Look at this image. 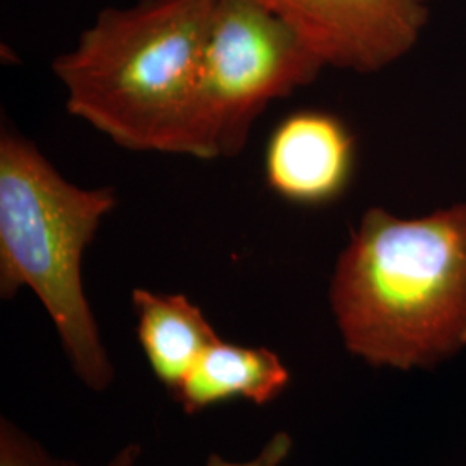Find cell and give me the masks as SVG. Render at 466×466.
Wrapping results in <instances>:
<instances>
[{"instance_id": "cell-1", "label": "cell", "mask_w": 466, "mask_h": 466, "mask_svg": "<svg viewBox=\"0 0 466 466\" xmlns=\"http://www.w3.org/2000/svg\"><path fill=\"white\" fill-rule=\"evenodd\" d=\"M330 304L350 354L433 367L466 348V202L402 218L370 208L340 252Z\"/></svg>"}, {"instance_id": "cell-2", "label": "cell", "mask_w": 466, "mask_h": 466, "mask_svg": "<svg viewBox=\"0 0 466 466\" xmlns=\"http://www.w3.org/2000/svg\"><path fill=\"white\" fill-rule=\"evenodd\" d=\"M217 0H138L102 9L52 63L67 111L116 146L187 154Z\"/></svg>"}, {"instance_id": "cell-3", "label": "cell", "mask_w": 466, "mask_h": 466, "mask_svg": "<svg viewBox=\"0 0 466 466\" xmlns=\"http://www.w3.org/2000/svg\"><path fill=\"white\" fill-rule=\"evenodd\" d=\"M117 204L113 187L71 184L32 140L0 135V296L32 289L82 382L104 390L113 367L82 282L85 250Z\"/></svg>"}, {"instance_id": "cell-4", "label": "cell", "mask_w": 466, "mask_h": 466, "mask_svg": "<svg viewBox=\"0 0 466 466\" xmlns=\"http://www.w3.org/2000/svg\"><path fill=\"white\" fill-rule=\"evenodd\" d=\"M323 67L299 35L263 5L217 0L185 156H238L268 106L315 82Z\"/></svg>"}, {"instance_id": "cell-5", "label": "cell", "mask_w": 466, "mask_h": 466, "mask_svg": "<svg viewBox=\"0 0 466 466\" xmlns=\"http://www.w3.org/2000/svg\"><path fill=\"white\" fill-rule=\"evenodd\" d=\"M285 21L325 67L370 75L417 46L433 0H252Z\"/></svg>"}, {"instance_id": "cell-6", "label": "cell", "mask_w": 466, "mask_h": 466, "mask_svg": "<svg viewBox=\"0 0 466 466\" xmlns=\"http://www.w3.org/2000/svg\"><path fill=\"white\" fill-rule=\"evenodd\" d=\"M354 161L356 142L342 119L319 111L294 113L268 142V187L289 202L323 206L346 192Z\"/></svg>"}, {"instance_id": "cell-7", "label": "cell", "mask_w": 466, "mask_h": 466, "mask_svg": "<svg viewBox=\"0 0 466 466\" xmlns=\"http://www.w3.org/2000/svg\"><path fill=\"white\" fill-rule=\"evenodd\" d=\"M137 333L156 379L175 398L202 354L218 340L199 306L182 294L135 289Z\"/></svg>"}, {"instance_id": "cell-8", "label": "cell", "mask_w": 466, "mask_h": 466, "mask_svg": "<svg viewBox=\"0 0 466 466\" xmlns=\"http://www.w3.org/2000/svg\"><path fill=\"white\" fill-rule=\"evenodd\" d=\"M290 382L279 354L267 348H246L218 340L202 354L173 400L185 413L196 415L233 400L268 404Z\"/></svg>"}, {"instance_id": "cell-9", "label": "cell", "mask_w": 466, "mask_h": 466, "mask_svg": "<svg viewBox=\"0 0 466 466\" xmlns=\"http://www.w3.org/2000/svg\"><path fill=\"white\" fill-rule=\"evenodd\" d=\"M140 448L128 444L117 451L106 466H137ZM0 466H82L50 456L35 439L19 431L11 421L0 425Z\"/></svg>"}, {"instance_id": "cell-10", "label": "cell", "mask_w": 466, "mask_h": 466, "mask_svg": "<svg viewBox=\"0 0 466 466\" xmlns=\"http://www.w3.org/2000/svg\"><path fill=\"white\" fill-rule=\"evenodd\" d=\"M290 450H292L290 435L287 432H277L268 441L265 448L259 451V454L250 461L232 463L223 460L218 454H211L206 466H280L290 454Z\"/></svg>"}]
</instances>
